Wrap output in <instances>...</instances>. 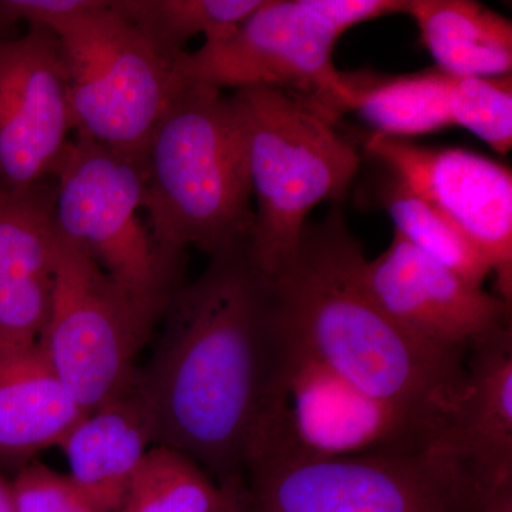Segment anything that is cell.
<instances>
[{"label": "cell", "mask_w": 512, "mask_h": 512, "mask_svg": "<svg viewBox=\"0 0 512 512\" xmlns=\"http://www.w3.org/2000/svg\"><path fill=\"white\" fill-rule=\"evenodd\" d=\"M232 99L247 133L256 202L249 249L256 268L274 278L295 258L313 208L348 194L360 156L335 123L291 94L249 87Z\"/></svg>", "instance_id": "4"}, {"label": "cell", "mask_w": 512, "mask_h": 512, "mask_svg": "<svg viewBox=\"0 0 512 512\" xmlns=\"http://www.w3.org/2000/svg\"><path fill=\"white\" fill-rule=\"evenodd\" d=\"M249 242L211 255L175 292L156 355L137 373L156 444L190 457L218 484L244 474L279 348L272 282Z\"/></svg>", "instance_id": "1"}, {"label": "cell", "mask_w": 512, "mask_h": 512, "mask_svg": "<svg viewBox=\"0 0 512 512\" xmlns=\"http://www.w3.org/2000/svg\"><path fill=\"white\" fill-rule=\"evenodd\" d=\"M5 195H6V191L3 190L2 185H0V198L5 197Z\"/></svg>", "instance_id": "29"}, {"label": "cell", "mask_w": 512, "mask_h": 512, "mask_svg": "<svg viewBox=\"0 0 512 512\" xmlns=\"http://www.w3.org/2000/svg\"><path fill=\"white\" fill-rule=\"evenodd\" d=\"M222 494V485L190 457L154 444L117 512H211Z\"/></svg>", "instance_id": "22"}, {"label": "cell", "mask_w": 512, "mask_h": 512, "mask_svg": "<svg viewBox=\"0 0 512 512\" xmlns=\"http://www.w3.org/2000/svg\"><path fill=\"white\" fill-rule=\"evenodd\" d=\"M454 126L467 128L500 154L512 147V76L457 79L450 94Z\"/></svg>", "instance_id": "23"}, {"label": "cell", "mask_w": 512, "mask_h": 512, "mask_svg": "<svg viewBox=\"0 0 512 512\" xmlns=\"http://www.w3.org/2000/svg\"><path fill=\"white\" fill-rule=\"evenodd\" d=\"M278 329V353L245 470L252 464L429 450L437 424L360 392Z\"/></svg>", "instance_id": "6"}, {"label": "cell", "mask_w": 512, "mask_h": 512, "mask_svg": "<svg viewBox=\"0 0 512 512\" xmlns=\"http://www.w3.org/2000/svg\"><path fill=\"white\" fill-rule=\"evenodd\" d=\"M264 0H114L111 9L126 18L168 59L177 62L185 43L197 35H227Z\"/></svg>", "instance_id": "21"}, {"label": "cell", "mask_w": 512, "mask_h": 512, "mask_svg": "<svg viewBox=\"0 0 512 512\" xmlns=\"http://www.w3.org/2000/svg\"><path fill=\"white\" fill-rule=\"evenodd\" d=\"M13 28H15V25H12V23L0 15V39L12 36Z\"/></svg>", "instance_id": "28"}, {"label": "cell", "mask_w": 512, "mask_h": 512, "mask_svg": "<svg viewBox=\"0 0 512 512\" xmlns=\"http://www.w3.org/2000/svg\"><path fill=\"white\" fill-rule=\"evenodd\" d=\"M84 414L40 340L0 346V460L28 461L59 447Z\"/></svg>", "instance_id": "17"}, {"label": "cell", "mask_w": 512, "mask_h": 512, "mask_svg": "<svg viewBox=\"0 0 512 512\" xmlns=\"http://www.w3.org/2000/svg\"><path fill=\"white\" fill-rule=\"evenodd\" d=\"M427 451L466 473L474 512H512V329L470 350L463 392Z\"/></svg>", "instance_id": "14"}, {"label": "cell", "mask_w": 512, "mask_h": 512, "mask_svg": "<svg viewBox=\"0 0 512 512\" xmlns=\"http://www.w3.org/2000/svg\"><path fill=\"white\" fill-rule=\"evenodd\" d=\"M55 237L52 302L40 342L64 386L90 413L133 384L138 353L161 318L86 252Z\"/></svg>", "instance_id": "9"}, {"label": "cell", "mask_w": 512, "mask_h": 512, "mask_svg": "<svg viewBox=\"0 0 512 512\" xmlns=\"http://www.w3.org/2000/svg\"><path fill=\"white\" fill-rule=\"evenodd\" d=\"M55 181L0 198V346L39 342L55 279Z\"/></svg>", "instance_id": "15"}, {"label": "cell", "mask_w": 512, "mask_h": 512, "mask_svg": "<svg viewBox=\"0 0 512 512\" xmlns=\"http://www.w3.org/2000/svg\"><path fill=\"white\" fill-rule=\"evenodd\" d=\"M103 3L104 0H0V15L15 26L26 22L29 26L50 29Z\"/></svg>", "instance_id": "25"}, {"label": "cell", "mask_w": 512, "mask_h": 512, "mask_svg": "<svg viewBox=\"0 0 512 512\" xmlns=\"http://www.w3.org/2000/svg\"><path fill=\"white\" fill-rule=\"evenodd\" d=\"M0 512H19L12 481L0 474Z\"/></svg>", "instance_id": "27"}, {"label": "cell", "mask_w": 512, "mask_h": 512, "mask_svg": "<svg viewBox=\"0 0 512 512\" xmlns=\"http://www.w3.org/2000/svg\"><path fill=\"white\" fill-rule=\"evenodd\" d=\"M365 259L340 202L308 222L291 264L269 278L279 328L360 392L441 429L463 392L466 357L431 348L390 318L363 285Z\"/></svg>", "instance_id": "2"}, {"label": "cell", "mask_w": 512, "mask_h": 512, "mask_svg": "<svg viewBox=\"0 0 512 512\" xmlns=\"http://www.w3.org/2000/svg\"><path fill=\"white\" fill-rule=\"evenodd\" d=\"M457 77L430 67L402 76L345 73L342 114L353 111L377 136H424L453 127L450 94Z\"/></svg>", "instance_id": "19"}, {"label": "cell", "mask_w": 512, "mask_h": 512, "mask_svg": "<svg viewBox=\"0 0 512 512\" xmlns=\"http://www.w3.org/2000/svg\"><path fill=\"white\" fill-rule=\"evenodd\" d=\"M74 133L59 37L29 26L0 39V185L22 192L53 180Z\"/></svg>", "instance_id": "11"}, {"label": "cell", "mask_w": 512, "mask_h": 512, "mask_svg": "<svg viewBox=\"0 0 512 512\" xmlns=\"http://www.w3.org/2000/svg\"><path fill=\"white\" fill-rule=\"evenodd\" d=\"M436 67L457 77H503L512 69L511 20L473 0H407Z\"/></svg>", "instance_id": "18"}, {"label": "cell", "mask_w": 512, "mask_h": 512, "mask_svg": "<svg viewBox=\"0 0 512 512\" xmlns=\"http://www.w3.org/2000/svg\"><path fill=\"white\" fill-rule=\"evenodd\" d=\"M154 444L153 414L136 376L126 392L84 414L59 448L73 483L104 512H117Z\"/></svg>", "instance_id": "16"}, {"label": "cell", "mask_w": 512, "mask_h": 512, "mask_svg": "<svg viewBox=\"0 0 512 512\" xmlns=\"http://www.w3.org/2000/svg\"><path fill=\"white\" fill-rule=\"evenodd\" d=\"M365 148L464 232L495 275V295L512 305L510 168L464 148L423 147L377 134L366 138Z\"/></svg>", "instance_id": "12"}, {"label": "cell", "mask_w": 512, "mask_h": 512, "mask_svg": "<svg viewBox=\"0 0 512 512\" xmlns=\"http://www.w3.org/2000/svg\"><path fill=\"white\" fill-rule=\"evenodd\" d=\"M362 281L404 330L431 348L464 356L512 329V305L421 254L394 232L386 251L365 259Z\"/></svg>", "instance_id": "13"}, {"label": "cell", "mask_w": 512, "mask_h": 512, "mask_svg": "<svg viewBox=\"0 0 512 512\" xmlns=\"http://www.w3.org/2000/svg\"><path fill=\"white\" fill-rule=\"evenodd\" d=\"M222 498L211 512H247V488L244 477L232 478L221 483Z\"/></svg>", "instance_id": "26"}, {"label": "cell", "mask_w": 512, "mask_h": 512, "mask_svg": "<svg viewBox=\"0 0 512 512\" xmlns=\"http://www.w3.org/2000/svg\"><path fill=\"white\" fill-rule=\"evenodd\" d=\"M140 167L144 217L163 251L211 256L251 241L247 133L232 96L185 87L148 137Z\"/></svg>", "instance_id": "3"}, {"label": "cell", "mask_w": 512, "mask_h": 512, "mask_svg": "<svg viewBox=\"0 0 512 512\" xmlns=\"http://www.w3.org/2000/svg\"><path fill=\"white\" fill-rule=\"evenodd\" d=\"M247 512H474L466 473L430 451L247 467Z\"/></svg>", "instance_id": "10"}, {"label": "cell", "mask_w": 512, "mask_h": 512, "mask_svg": "<svg viewBox=\"0 0 512 512\" xmlns=\"http://www.w3.org/2000/svg\"><path fill=\"white\" fill-rule=\"evenodd\" d=\"M379 165L373 175V200L392 218L394 232L468 284L483 288L491 268L476 245L399 174Z\"/></svg>", "instance_id": "20"}, {"label": "cell", "mask_w": 512, "mask_h": 512, "mask_svg": "<svg viewBox=\"0 0 512 512\" xmlns=\"http://www.w3.org/2000/svg\"><path fill=\"white\" fill-rule=\"evenodd\" d=\"M12 484L19 512H104L72 478L43 464H26Z\"/></svg>", "instance_id": "24"}, {"label": "cell", "mask_w": 512, "mask_h": 512, "mask_svg": "<svg viewBox=\"0 0 512 512\" xmlns=\"http://www.w3.org/2000/svg\"><path fill=\"white\" fill-rule=\"evenodd\" d=\"M62 47L74 137L140 160L185 87L168 59L110 2L50 28Z\"/></svg>", "instance_id": "8"}, {"label": "cell", "mask_w": 512, "mask_h": 512, "mask_svg": "<svg viewBox=\"0 0 512 512\" xmlns=\"http://www.w3.org/2000/svg\"><path fill=\"white\" fill-rule=\"evenodd\" d=\"M406 8L407 0H264L227 35L178 57L175 73L184 87L282 90L335 123L346 92L333 63L339 37Z\"/></svg>", "instance_id": "5"}, {"label": "cell", "mask_w": 512, "mask_h": 512, "mask_svg": "<svg viewBox=\"0 0 512 512\" xmlns=\"http://www.w3.org/2000/svg\"><path fill=\"white\" fill-rule=\"evenodd\" d=\"M53 181L57 237L86 252L131 298L163 318L185 284V256L163 251L151 235L140 160L74 137Z\"/></svg>", "instance_id": "7"}]
</instances>
